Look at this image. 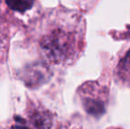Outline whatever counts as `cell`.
Returning a JSON list of instances; mask_svg holds the SVG:
<instances>
[{
    "mask_svg": "<svg viewBox=\"0 0 130 129\" xmlns=\"http://www.w3.org/2000/svg\"><path fill=\"white\" fill-rule=\"evenodd\" d=\"M124 67L126 68V70L130 72V51L127 53V57L125 58V60H124Z\"/></svg>",
    "mask_w": 130,
    "mask_h": 129,
    "instance_id": "cell-4",
    "label": "cell"
},
{
    "mask_svg": "<svg viewBox=\"0 0 130 129\" xmlns=\"http://www.w3.org/2000/svg\"><path fill=\"white\" fill-rule=\"evenodd\" d=\"M6 4L12 10L24 12L31 8L34 0H5Z\"/></svg>",
    "mask_w": 130,
    "mask_h": 129,
    "instance_id": "cell-2",
    "label": "cell"
},
{
    "mask_svg": "<svg viewBox=\"0 0 130 129\" xmlns=\"http://www.w3.org/2000/svg\"><path fill=\"white\" fill-rule=\"evenodd\" d=\"M68 38L62 33H55L45 39L43 48L52 60H61L68 51Z\"/></svg>",
    "mask_w": 130,
    "mask_h": 129,
    "instance_id": "cell-1",
    "label": "cell"
},
{
    "mask_svg": "<svg viewBox=\"0 0 130 129\" xmlns=\"http://www.w3.org/2000/svg\"><path fill=\"white\" fill-rule=\"evenodd\" d=\"M85 108L89 114L94 116H100L104 112L103 103L98 100H88L85 103Z\"/></svg>",
    "mask_w": 130,
    "mask_h": 129,
    "instance_id": "cell-3",
    "label": "cell"
}]
</instances>
